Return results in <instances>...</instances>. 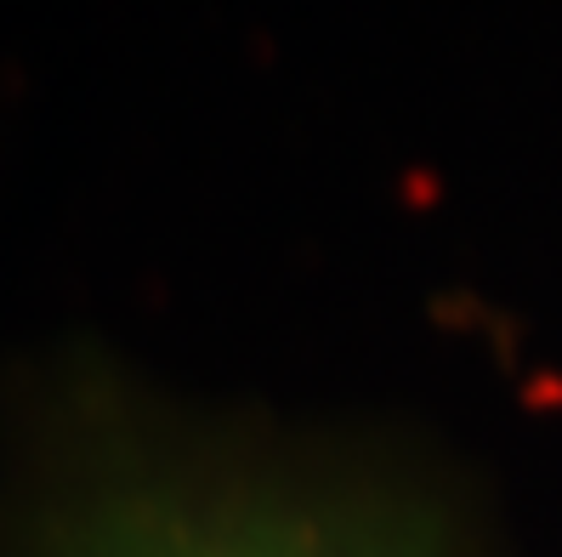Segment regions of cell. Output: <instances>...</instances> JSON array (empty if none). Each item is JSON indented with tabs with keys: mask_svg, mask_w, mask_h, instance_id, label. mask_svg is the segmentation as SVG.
I'll return each mask as SVG.
<instances>
[{
	"mask_svg": "<svg viewBox=\"0 0 562 557\" xmlns=\"http://www.w3.org/2000/svg\"><path fill=\"white\" fill-rule=\"evenodd\" d=\"M63 557H409L358 523L182 495H125L80 517Z\"/></svg>",
	"mask_w": 562,
	"mask_h": 557,
	"instance_id": "1",
	"label": "cell"
}]
</instances>
